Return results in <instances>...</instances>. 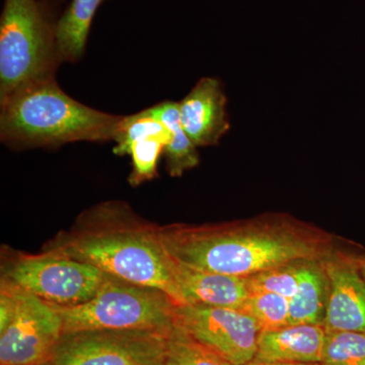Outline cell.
<instances>
[{
    "mask_svg": "<svg viewBox=\"0 0 365 365\" xmlns=\"http://www.w3.org/2000/svg\"><path fill=\"white\" fill-rule=\"evenodd\" d=\"M302 261L261 271L246 278L249 294H274L292 299L299 284V267Z\"/></svg>",
    "mask_w": 365,
    "mask_h": 365,
    "instance_id": "ffe728a7",
    "label": "cell"
},
{
    "mask_svg": "<svg viewBox=\"0 0 365 365\" xmlns=\"http://www.w3.org/2000/svg\"><path fill=\"white\" fill-rule=\"evenodd\" d=\"M122 119L74 100L53 76L21 86L0 101V139L18 148L114 141Z\"/></svg>",
    "mask_w": 365,
    "mask_h": 365,
    "instance_id": "3957f363",
    "label": "cell"
},
{
    "mask_svg": "<svg viewBox=\"0 0 365 365\" xmlns=\"http://www.w3.org/2000/svg\"><path fill=\"white\" fill-rule=\"evenodd\" d=\"M103 2L104 0H71L54 26L60 62H76L83 56L91 23Z\"/></svg>",
    "mask_w": 365,
    "mask_h": 365,
    "instance_id": "9a60e30c",
    "label": "cell"
},
{
    "mask_svg": "<svg viewBox=\"0 0 365 365\" xmlns=\"http://www.w3.org/2000/svg\"><path fill=\"white\" fill-rule=\"evenodd\" d=\"M60 62L55 28L37 0H4L0 18V101L21 86L54 76Z\"/></svg>",
    "mask_w": 365,
    "mask_h": 365,
    "instance_id": "5b68a950",
    "label": "cell"
},
{
    "mask_svg": "<svg viewBox=\"0 0 365 365\" xmlns=\"http://www.w3.org/2000/svg\"><path fill=\"white\" fill-rule=\"evenodd\" d=\"M53 306V304H52ZM179 304L163 290L108 275L93 299L73 307H56L63 333L88 330L172 331Z\"/></svg>",
    "mask_w": 365,
    "mask_h": 365,
    "instance_id": "277c9868",
    "label": "cell"
},
{
    "mask_svg": "<svg viewBox=\"0 0 365 365\" xmlns=\"http://www.w3.org/2000/svg\"><path fill=\"white\" fill-rule=\"evenodd\" d=\"M240 311L256 319L262 330H274L290 325L289 299L281 295L250 294Z\"/></svg>",
    "mask_w": 365,
    "mask_h": 365,
    "instance_id": "d6986e66",
    "label": "cell"
},
{
    "mask_svg": "<svg viewBox=\"0 0 365 365\" xmlns=\"http://www.w3.org/2000/svg\"><path fill=\"white\" fill-rule=\"evenodd\" d=\"M242 365H319V364H287V362H271L264 361V360L254 359L251 361Z\"/></svg>",
    "mask_w": 365,
    "mask_h": 365,
    "instance_id": "603a6c76",
    "label": "cell"
},
{
    "mask_svg": "<svg viewBox=\"0 0 365 365\" xmlns=\"http://www.w3.org/2000/svg\"><path fill=\"white\" fill-rule=\"evenodd\" d=\"M172 331L88 330L63 333L46 365H160Z\"/></svg>",
    "mask_w": 365,
    "mask_h": 365,
    "instance_id": "52a82bcc",
    "label": "cell"
},
{
    "mask_svg": "<svg viewBox=\"0 0 365 365\" xmlns=\"http://www.w3.org/2000/svg\"><path fill=\"white\" fill-rule=\"evenodd\" d=\"M173 274L184 304L241 309L250 294L246 278L200 270L174 260Z\"/></svg>",
    "mask_w": 365,
    "mask_h": 365,
    "instance_id": "7c38bea8",
    "label": "cell"
},
{
    "mask_svg": "<svg viewBox=\"0 0 365 365\" xmlns=\"http://www.w3.org/2000/svg\"><path fill=\"white\" fill-rule=\"evenodd\" d=\"M153 114L169 129L170 138L165 146V170L170 177H181L200 163L197 146L187 135L181 123L179 103L165 101L151 107Z\"/></svg>",
    "mask_w": 365,
    "mask_h": 365,
    "instance_id": "2e32d148",
    "label": "cell"
},
{
    "mask_svg": "<svg viewBox=\"0 0 365 365\" xmlns=\"http://www.w3.org/2000/svg\"><path fill=\"white\" fill-rule=\"evenodd\" d=\"M222 83L203 78L179 103L182 128L197 148L215 145L230 128Z\"/></svg>",
    "mask_w": 365,
    "mask_h": 365,
    "instance_id": "8fae6325",
    "label": "cell"
},
{
    "mask_svg": "<svg viewBox=\"0 0 365 365\" xmlns=\"http://www.w3.org/2000/svg\"><path fill=\"white\" fill-rule=\"evenodd\" d=\"M176 327L232 365L255 359L261 332L256 319L245 312L204 304L178 306Z\"/></svg>",
    "mask_w": 365,
    "mask_h": 365,
    "instance_id": "ba28073f",
    "label": "cell"
},
{
    "mask_svg": "<svg viewBox=\"0 0 365 365\" xmlns=\"http://www.w3.org/2000/svg\"><path fill=\"white\" fill-rule=\"evenodd\" d=\"M173 260L189 267L247 278L299 261H319L336 249L324 228L283 212L246 220L160 227Z\"/></svg>",
    "mask_w": 365,
    "mask_h": 365,
    "instance_id": "6da1fadb",
    "label": "cell"
},
{
    "mask_svg": "<svg viewBox=\"0 0 365 365\" xmlns=\"http://www.w3.org/2000/svg\"><path fill=\"white\" fill-rule=\"evenodd\" d=\"M319 365H365V334L348 331L327 332Z\"/></svg>",
    "mask_w": 365,
    "mask_h": 365,
    "instance_id": "44dd1931",
    "label": "cell"
},
{
    "mask_svg": "<svg viewBox=\"0 0 365 365\" xmlns=\"http://www.w3.org/2000/svg\"><path fill=\"white\" fill-rule=\"evenodd\" d=\"M169 136H146L136 139L127 150L131 158L132 170L128 182L136 187L158 177V163L169 143Z\"/></svg>",
    "mask_w": 365,
    "mask_h": 365,
    "instance_id": "ac0fdd59",
    "label": "cell"
},
{
    "mask_svg": "<svg viewBox=\"0 0 365 365\" xmlns=\"http://www.w3.org/2000/svg\"><path fill=\"white\" fill-rule=\"evenodd\" d=\"M350 258L354 262L356 267L359 268V272L364 276L365 279V252L364 253H348Z\"/></svg>",
    "mask_w": 365,
    "mask_h": 365,
    "instance_id": "7402d4cb",
    "label": "cell"
},
{
    "mask_svg": "<svg viewBox=\"0 0 365 365\" xmlns=\"http://www.w3.org/2000/svg\"><path fill=\"white\" fill-rule=\"evenodd\" d=\"M160 365H232L218 353L197 342L175 327Z\"/></svg>",
    "mask_w": 365,
    "mask_h": 365,
    "instance_id": "e0dca14e",
    "label": "cell"
},
{
    "mask_svg": "<svg viewBox=\"0 0 365 365\" xmlns=\"http://www.w3.org/2000/svg\"><path fill=\"white\" fill-rule=\"evenodd\" d=\"M329 288L330 284L323 260L302 261L299 289L289 300L290 324L323 325Z\"/></svg>",
    "mask_w": 365,
    "mask_h": 365,
    "instance_id": "5bb4252c",
    "label": "cell"
},
{
    "mask_svg": "<svg viewBox=\"0 0 365 365\" xmlns=\"http://www.w3.org/2000/svg\"><path fill=\"white\" fill-rule=\"evenodd\" d=\"M49 250L91 264L113 277L158 288L179 306L184 304L160 227L144 222L126 203L109 201L85 211Z\"/></svg>",
    "mask_w": 365,
    "mask_h": 365,
    "instance_id": "7a4b0ae2",
    "label": "cell"
},
{
    "mask_svg": "<svg viewBox=\"0 0 365 365\" xmlns=\"http://www.w3.org/2000/svg\"><path fill=\"white\" fill-rule=\"evenodd\" d=\"M329 299L323 326L326 332L365 334V279L348 252L336 249L324 259Z\"/></svg>",
    "mask_w": 365,
    "mask_h": 365,
    "instance_id": "30bf717a",
    "label": "cell"
},
{
    "mask_svg": "<svg viewBox=\"0 0 365 365\" xmlns=\"http://www.w3.org/2000/svg\"><path fill=\"white\" fill-rule=\"evenodd\" d=\"M62 335L63 322L56 307L19 288L16 314L0 333V365L46 364Z\"/></svg>",
    "mask_w": 365,
    "mask_h": 365,
    "instance_id": "9c48e42d",
    "label": "cell"
},
{
    "mask_svg": "<svg viewBox=\"0 0 365 365\" xmlns=\"http://www.w3.org/2000/svg\"><path fill=\"white\" fill-rule=\"evenodd\" d=\"M43 365H46V364H43Z\"/></svg>",
    "mask_w": 365,
    "mask_h": 365,
    "instance_id": "cb8c5ba5",
    "label": "cell"
},
{
    "mask_svg": "<svg viewBox=\"0 0 365 365\" xmlns=\"http://www.w3.org/2000/svg\"><path fill=\"white\" fill-rule=\"evenodd\" d=\"M327 332L323 325L290 324L274 330H262L255 359L287 364H319Z\"/></svg>",
    "mask_w": 365,
    "mask_h": 365,
    "instance_id": "4fadbf2b",
    "label": "cell"
},
{
    "mask_svg": "<svg viewBox=\"0 0 365 365\" xmlns=\"http://www.w3.org/2000/svg\"><path fill=\"white\" fill-rule=\"evenodd\" d=\"M108 275L57 252L19 254L2 268L1 279L56 307L85 304L98 294Z\"/></svg>",
    "mask_w": 365,
    "mask_h": 365,
    "instance_id": "8992f818",
    "label": "cell"
}]
</instances>
